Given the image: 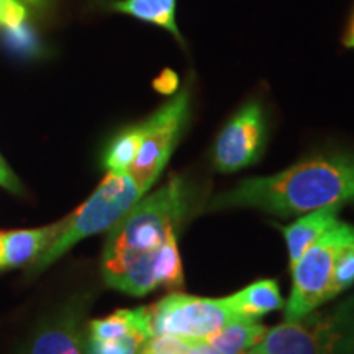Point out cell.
I'll return each instance as SVG.
<instances>
[{"instance_id": "1", "label": "cell", "mask_w": 354, "mask_h": 354, "mask_svg": "<svg viewBox=\"0 0 354 354\" xmlns=\"http://www.w3.org/2000/svg\"><path fill=\"white\" fill-rule=\"evenodd\" d=\"M187 205V187L174 176L151 196L140 198L110 228L102 256L105 282L136 297L156 289L159 253L183 223Z\"/></svg>"}, {"instance_id": "2", "label": "cell", "mask_w": 354, "mask_h": 354, "mask_svg": "<svg viewBox=\"0 0 354 354\" xmlns=\"http://www.w3.org/2000/svg\"><path fill=\"white\" fill-rule=\"evenodd\" d=\"M354 201V153L307 158L274 176L250 177L220 194L210 209L253 207L279 216L307 214Z\"/></svg>"}, {"instance_id": "3", "label": "cell", "mask_w": 354, "mask_h": 354, "mask_svg": "<svg viewBox=\"0 0 354 354\" xmlns=\"http://www.w3.org/2000/svg\"><path fill=\"white\" fill-rule=\"evenodd\" d=\"M141 197L143 192L130 176L109 172L95 192L73 215L66 216L64 230L32 264L33 271H43L84 238L112 228Z\"/></svg>"}, {"instance_id": "4", "label": "cell", "mask_w": 354, "mask_h": 354, "mask_svg": "<svg viewBox=\"0 0 354 354\" xmlns=\"http://www.w3.org/2000/svg\"><path fill=\"white\" fill-rule=\"evenodd\" d=\"M353 240L354 227L338 221L305 251L292 268L294 286L286 307V322L300 320L331 299L336 256Z\"/></svg>"}, {"instance_id": "5", "label": "cell", "mask_w": 354, "mask_h": 354, "mask_svg": "<svg viewBox=\"0 0 354 354\" xmlns=\"http://www.w3.org/2000/svg\"><path fill=\"white\" fill-rule=\"evenodd\" d=\"M189 87H185L143 122V141L135 161L128 169V176L143 194L156 183L174 151L189 117Z\"/></svg>"}, {"instance_id": "6", "label": "cell", "mask_w": 354, "mask_h": 354, "mask_svg": "<svg viewBox=\"0 0 354 354\" xmlns=\"http://www.w3.org/2000/svg\"><path fill=\"white\" fill-rule=\"evenodd\" d=\"M151 333L179 338L205 339L230 322L241 320L227 299H203L187 294H169L149 307Z\"/></svg>"}, {"instance_id": "7", "label": "cell", "mask_w": 354, "mask_h": 354, "mask_svg": "<svg viewBox=\"0 0 354 354\" xmlns=\"http://www.w3.org/2000/svg\"><path fill=\"white\" fill-rule=\"evenodd\" d=\"M346 342L344 317H308L266 331L251 354H338Z\"/></svg>"}, {"instance_id": "8", "label": "cell", "mask_w": 354, "mask_h": 354, "mask_svg": "<svg viewBox=\"0 0 354 354\" xmlns=\"http://www.w3.org/2000/svg\"><path fill=\"white\" fill-rule=\"evenodd\" d=\"M266 143V118L259 102H250L230 118L214 146V165L234 172L258 161Z\"/></svg>"}, {"instance_id": "9", "label": "cell", "mask_w": 354, "mask_h": 354, "mask_svg": "<svg viewBox=\"0 0 354 354\" xmlns=\"http://www.w3.org/2000/svg\"><path fill=\"white\" fill-rule=\"evenodd\" d=\"M21 354H82L81 313L66 310L39 330Z\"/></svg>"}, {"instance_id": "10", "label": "cell", "mask_w": 354, "mask_h": 354, "mask_svg": "<svg viewBox=\"0 0 354 354\" xmlns=\"http://www.w3.org/2000/svg\"><path fill=\"white\" fill-rule=\"evenodd\" d=\"M63 230L64 220L43 228L3 232V259L0 269L35 263L55 243Z\"/></svg>"}, {"instance_id": "11", "label": "cell", "mask_w": 354, "mask_h": 354, "mask_svg": "<svg viewBox=\"0 0 354 354\" xmlns=\"http://www.w3.org/2000/svg\"><path fill=\"white\" fill-rule=\"evenodd\" d=\"M338 205H328L323 209L310 212L308 215L299 218L289 227H282L287 250H289L290 269L297 264L302 254L315 243L323 233L328 232L338 223Z\"/></svg>"}, {"instance_id": "12", "label": "cell", "mask_w": 354, "mask_h": 354, "mask_svg": "<svg viewBox=\"0 0 354 354\" xmlns=\"http://www.w3.org/2000/svg\"><path fill=\"white\" fill-rule=\"evenodd\" d=\"M225 299L233 312L245 322H258L266 313L284 305L276 281H258Z\"/></svg>"}, {"instance_id": "13", "label": "cell", "mask_w": 354, "mask_h": 354, "mask_svg": "<svg viewBox=\"0 0 354 354\" xmlns=\"http://www.w3.org/2000/svg\"><path fill=\"white\" fill-rule=\"evenodd\" d=\"M128 335H143L148 339L151 338V318L148 307L117 310L107 318L94 320L88 325V338L99 342L118 339Z\"/></svg>"}, {"instance_id": "14", "label": "cell", "mask_w": 354, "mask_h": 354, "mask_svg": "<svg viewBox=\"0 0 354 354\" xmlns=\"http://www.w3.org/2000/svg\"><path fill=\"white\" fill-rule=\"evenodd\" d=\"M109 8L165 28L183 43L176 21V0H112Z\"/></svg>"}, {"instance_id": "15", "label": "cell", "mask_w": 354, "mask_h": 354, "mask_svg": "<svg viewBox=\"0 0 354 354\" xmlns=\"http://www.w3.org/2000/svg\"><path fill=\"white\" fill-rule=\"evenodd\" d=\"M268 328L256 322H230L205 338L220 354H245L264 338Z\"/></svg>"}, {"instance_id": "16", "label": "cell", "mask_w": 354, "mask_h": 354, "mask_svg": "<svg viewBox=\"0 0 354 354\" xmlns=\"http://www.w3.org/2000/svg\"><path fill=\"white\" fill-rule=\"evenodd\" d=\"M143 135V123H140V125L127 128L120 135L115 136L104 156V166L107 167L109 172L128 174V169L131 167L136 154L140 151Z\"/></svg>"}, {"instance_id": "17", "label": "cell", "mask_w": 354, "mask_h": 354, "mask_svg": "<svg viewBox=\"0 0 354 354\" xmlns=\"http://www.w3.org/2000/svg\"><path fill=\"white\" fill-rule=\"evenodd\" d=\"M156 281L158 287L165 286L169 289L180 287L184 282L183 264H180L179 250H177L176 234H171L159 253L156 264Z\"/></svg>"}, {"instance_id": "18", "label": "cell", "mask_w": 354, "mask_h": 354, "mask_svg": "<svg viewBox=\"0 0 354 354\" xmlns=\"http://www.w3.org/2000/svg\"><path fill=\"white\" fill-rule=\"evenodd\" d=\"M148 338L143 335H128L118 339H109V342L88 338L86 354H140Z\"/></svg>"}, {"instance_id": "19", "label": "cell", "mask_w": 354, "mask_h": 354, "mask_svg": "<svg viewBox=\"0 0 354 354\" xmlns=\"http://www.w3.org/2000/svg\"><path fill=\"white\" fill-rule=\"evenodd\" d=\"M354 282V240L339 250L335 261L333 284H331V297L348 289Z\"/></svg>"}, {"instance_id": "20", "label": "cell", "mask_w": 354, "mask_h": 354, "mask_svg": "<svg viewBox=\"0 0 354 354\" xmlns=\"http://www.w3.org/2000/svg\"><path fill=\"white\" fill-rule=\"evenodd\" d=\"M189 351L190 338H179V336L171 335L151 336L141 348L143 354H189Z\"/></svg>"}, {"instance_id": "21", "label": "cell", "mask_w": 354, "mask_h": 354, "mask_svg": "<svg viewBox=\"0 0 354 354\" xmlns=\"http://www.w3.org/2000/svg\"><path fill=\"white\" fill-rule=\"evenodd\" d=\"M6 38L8 46L13 53H20V55H33L38 50V41L35 38L32 30L28 25L24 24L19 28L6 30Z\"/></svg>"}, {"instance_id": "22", "label": "cell", "mask_w": 354, "mask_h": 354, "mask_svg": "<svg viewBox=\"0 0 354 354\" xmlns=\"http://www.w3.org/2000/svg\"><path fill=\"white\" fill-rule=\"evenodd\" d=\"M26 21V8L20 0H2L0 25L6 30L19 28Z\"/></svg>"}, {"instance_id": "23", "label": "cell", "mask_w": 354, "mask_h": 354, "mask_svg": "<svg viewBox=\"0 0 354 354\" xmlns=\"http://www.w3.org/2000/svg\"><path fill=\"white\" fill-rule=\"evenodd\" d=\"M0 185L13 194L21 192V184L17 179V176L10 171V167L7 166V162L3 161L2 154H0Z\"/></svg>"}, {"instance_id": "24", "label": "cell", "mask_w": 354, "mask_h": 354, "mask_svg": "<svg viewBox=\"0 0 354 354\" xmlns=\"http://www.w3.org/2000/svg\"><path fill=\"white\" fill-rule=\"evenodd\" d=\"M154 87H156L159 92H165V94H172V92H174L176 87H177V76L174 73H171V71H165V73H162L161 76L156 79V82H154Z\"/></svg>"}, {"instance_id": "25", "label": "cell", "mask_w": 354, "mask_h": 354, "mask_svg": "<svg viewBox=\"0 0 354 354\" xmlns=\"http://www.w3.org/2000/svg\"><path fill=\"white\" fill-rule=\"evenodd\" d=\"M189 354H220L216 349L205 342V339H190Z\"/></svg>"}, {"instance_id": "26", "label": "cell", "mask_w": 354, "mask_h": 354, "mask_svg": "<svg viewBox=\"0 0 354 354\" xmlns=\"http://www.w3.org/2000/svg\"><path fill=\"white\" fill-rule=\"evenodd\" d=\"M343 43L346 48H354V15L351 19V24H349L348 32H346V35H344Z\"/></svg>"}, {"instance_id": "27", "label": "cell", "mask_w": 354, "mask_h": 354, "mask_svg": "<svg viewBox=\"0 0 354 354\" xmlns=\"http://www.w3.org/2000/svg\"><path fill=\"white\" fill-rule=\"evenodd\" d=\"M3 259V233H0V266H2Z\"/></svg>"}, {"instance_id": "28", "label": "cell", "mask_w": 354, "mask_h": 354, "mask_svg": "<svg viewBox=\"0 0 354 354\" xmlns=\"http://www.w3.org/2000/svg\"><path fill=\"white\" fill-rule=\"evenodd\" d=\"M24 2L32 3V6H35V7H39V6H43V3L46 2V0H24Z\"/></svg>"}, {"instance_id": "29", "label": "cell", "mask_w": 354, "mask_h": 354, "mask_svg": "<svg viewBox=\"0 0 354 354\" xmlns=\"http://www.w3.org/2000/svg\"><path fill=\"white\" fill-rule=\"evenodd\" d=\"M0 13H2V0H0Z\"/></svg>"}, {"instance_id": "30", "label": "cell", "mask_w": 354, "mask_h": 354, "mask_svg": "<svg viewBox=\"0 0 354 354\" xmlns=\"http://www.w3.org/2000/svg\"><path fill=\"white\" fill-rule=\"evenodd\" d=\"M245 354H251V353H245Z\"/></svg>"}, {"instance_id": "31", "label": "cell", "mask_w": 354, "mask_h": 354, "mask_svg": "<svg viewBox=\"0 0 354 354\" xmlns=\"http://www.w3.org/2000/svg\"><path fill=\"white\" fill-rule=\"evenodd\" d=\"M140 354H143V353H141V351H140Z\"/></svg>"}]
</instances>
